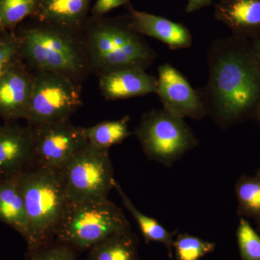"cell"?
<instances>
[{
    "instance_id": "52a82bcc",
    "label": "cell",
    "mask_w": 260,
    "mask_h": 260,
    "mask_svg": "<svg viewBox=\"0 0 260 260\" xmlns=\"http://www.w3.org/2000/svg\"><path fill=\"white\" fill-rule=\"evenodd\" d=\"M68 201L108 200L116 180L109 149L88 143L60 169Z\"/></svg>"
},
{
    "instance_id": "44dd1931",
    "label": "cell",
    "mask_w": 260,
    "mask_h": 260,
    "mask_svg": "<svg viewBox=\"0 0 260 260\" xmlns=\"http://www.w3.org/2000/svg\"><path fill=\"white\" fill-rule=\"evenodd\" d=\"M129 116L118 120L104 121L95 125L85 128L88 143L101 148L109 149L112 145L121 144L133 135L129 131Z\"/></svg>"
},
{
    "instance_id": "6da1fadb",
    "label": "cell",
    "mask_w": 260,
    "mask_h": 260,
    "mask_svg": "<svg viewBox=\"0 0 260 260\" xmlns=\"http://www.w3.org/2000/svg\"><path fill=\"white\" fill-rule=\"evenodd\" d=\"M208 78L197 89L207 115L222 129L256 116L260 107V61L251 42L216 39L208 51Z\"/></svg>"
},
{
    "instance_id": "3957f363",
    "label": "cell",
    "mask_w": 260,
    "mask_h": 260,
    "mask_svg": "<svg viewBox=\"0 0 260 260\" xmlns=\"http://www.w3.org/2000/svg\"><path fill=\"white\" fill-rule=\"evenodd\" d=\"M90 73L102 75L126 69L146 70L157 53L131 28L127 16L88 18L82 32Z\"/></svg>"
},
{
    "instance_id": "ba28073f",
    "label": "cell",
    "mask_w": 260,
    "mask_h": 260,
    "mask_svg": "<svg viewBox=\"0 0 260 260\" xmlns=\"http://www.w3.org/2000/svg\"><path fill=\"white\" fill-rule=\"evenodd\" d=\"M34 73L26 120L32 126L70 121L83 105L80 85L49 72Z\"/></svg>"
},
{
    "instance_id": "d6986e66",
    "label": "cell",
    "mask_w": 260,
    "mask_h": 260,
    "mask_svg": "<svg viewBox=\"0 0 260 260\" xmlns=\"http://www.w3.org/2000/svg\"><path fill=\"white\" fill-rule=\"evenodd\" d=\"M114 189L117 191L124 207L129 210V213L138 223L146 244L152 242L161 243L167 247L169 257L172 258L174 252L173 244L177 236V231L169 232L155 219L147 216L137 209L129 198L122 190L120 184L117 181H116L114 184Z\"/></svg>"
},
{
    "instance_id": "30bf717a",
    "label": "cell",
    "mask_w": 260,
    "mask_h": 260,
    "mask_svg": "<svg viewBox=\"0 0 260 260\" xmlns=\"http://www.w3.org/2000/svg\"><path fill=\"white\" fill-rule=\"evenodd\" d=\"M158 74L156 94L164 110L183 119H204L207 112L200 94L180 71L165 63L158 67Z\"/></svg>"
},
{
    "instance_id": "f1b7e54d",
    "label": "cell",
    "mask_w": 260,
    "mask_h": 260,
    "mask_svg": "<svg viewBox=\"0 0 260 260\" xmlns=\"http://www.w3.org/2000/svg\"><path fill=\"white\" fill-rule=\"evenodd\" d=\"M251 45H252L253 50L255 53L256 57L260 61V37L254 40L251 41Z\"/></svg>"
},
{
    "instance_id": "7c38bea8",
    "label": "cell",
    "mask_w": 260,
    "mask_h": 260,
    "mask_svg": "<svg viewBox=\"0 0 260 260\" xmlns=\"http://www.w3.org/2000/svg\"><path fill=\"white\" fill-rule=\"evenodd\" d=\"M32 165V126L15 121L0 126V179L18 176Z\"/></svg>"
},
{
    "instance_id": "9a60e30c",
    "label": "cell",
    "mask_w": 260,
    "mask_h": 260,
    "mask_svg": "<svg viewBox=\"0 0 260 260\" xmlns=\"http://www.w3.org/2000/svg\"><path fill=\"white\" fill-rule=\"evenodd\" d=\"M99 89L106 100H124L156 93L158 79L144 70H119L99 77Z\"/></svg>"
},
{
    "instance_id": "5bb4252c",
    "label": "cell",
    "mask_w": 260,
    "mask_h": 260,
    "mask_svg": "<svg viewBox=\"0 0 260 260\" xmlns=\"http://www.w3.org/2000/svg\"><path fill=\"white\" fill-rule=\"evenodd\" d=\"M214 15L233 37L249 41L260 37V0H218Z\"/></svg>"
},
{
    "instance_id": "277c9868",
    "label": "cell",
    "mask_w": 260,
    "mask_h": 260,
    "mask_svg": "<svg viewBox=\"0 0 260 260\" xmlns=\"http://www.w3.org/2000/svg\"><path fill=\"white\" fill-rule=\"evenodd\" d=\"M28 220V250L55 237L68 201L60 170L32 165L18 176Z\"/></svg>"
},
{
    "instance_id": "e0dca14e",
    "label": "cell",
    "mask_w": 260,
    "mask_h": 260,
    "mask_svg": "<svg viewBox=\"0 0 260 260\" xmlns=\"http://www.w3.org/2000/svg\"><path fill=\"white\" fill-rule=\"evenodd\" d=\"M19 175L0 179V221L14 229L27 242L28 220Z\"/></svg>"
},
{
    "instance_id": "7a4b0ae2",
    "label": "cell",
    "mask_w": 260,
    "mask_h": 260,
    "mask_svg": "<svg viewBox=\"0 0 260 260\" xmlns=\"http://www.w3.org/2000/svg\"><path fill=\"white\" fill-rule=\"evenodd\" d=\"M15 34L20 58L34 73H57L80 85L88 78L90 70L82 34L36 20Z\"/></svg>"
},
{
    "instance_id": "d4e9b609",
    "label": "cell",
    "mask_w": 260,
    "mask_h": 260,
    "mask_svg": "<svg viewBox=\"0 0 260 260\" xmlns=\"http://www.w3.org/2000/svg\"><path fill=\"white\" fill-rule=\"evenodd\" d=\"M18 37L15 31L0 34V78L20 59Z\"/></svg>"
},
{
    "instance_id": "2e32d148",
    "label": "cell",
    "mask_w": 260,
    "mask_h": 260,
    "mask_svg": "<svg viewBox=\"0 0 260 260\" xmlns=\"http://www.w3.org/2000/svg\"><path fill=\"white\" fill-rule=\"evenodd\" d=\"M91 0H40L32 20L82 34Z\"/></svg>"
},
{
    "instance_id": "1f68e13d",
    "label": "cell",
    "mask_w": 260,
    "mask_h": 260,
    "mask_svg": "<svg viewBox=\"0 0 260 260\" xmlns=\"http://www.w3.org/2000/svg\"><path fill=\"white\" fill-rule=\"evenodd\" d=\"M4 32V31H3V30H2V28H0V34H2V32Z\"/></svg>"
},
{
    "instance_id": "8fae6325",
    "label": "cell",
    "mask_w": 260,
    "mask_h": 260,
    "mask_svg": "<svg viewBox=\"0 0 260 260\" xmlns=\"http://www.w3.org/2000/svg\"><path fill=\"white\" fill-rule=\"evenodd\" d=\"M34 73L21 58L0 78V116L6 122L26 119Z\"/></svg>"
},
{
    "instance_id": "f546056e",
    "label": "cell",
    "mask_w": 260,
    "mask_h": 260,
    "mask_svg": "<svg viewBox=\"0 0 260 260\" xmlns=\"http://www.w3.org/2000/svg\"><path fill=\"white\" fill-rule=\"evenodd\" d=\"M256 116L257 117V119H259L260 122V107L259 109H258L257 113H256Z\"/></svg>"
},
{
    "instance_id": "4dcf8cb0",
    "label": "cell",
    "mask_w": 260,
    "mask_h": 260,
    "mask_svg": "<svg viewBox=\"0 0 260 260\" xmlns=\"http://www.w3.org/2000/svg\"><path fill=\"white\" fill-rule=\"evenodd\" d=\"M256 174H258V175H260V167L259 168V170H258L257 173H256Z\"/></svg>"
},
{
    "instance_id": "603a6c76",
    "label": "cell",
    "mask_w": 260,
    "mask_h": 260,
    "mask_svg": "<svg viewBox=\"0 0 260 260\" xmlns=\"http://www.w3.org/2000/svg\"><path fill=\"white\" fill-rule=\"evenodd\" d=\"M215 243L188 234H177L173 244L177 260H200L215 250Z\"/></svg>"
},
{
    "instance_id": "ac0fdd59",
    "label": "cell",
    "mask_w": 260,
    "mask_h": 260,
    "mask_svg": "<svg viewBox=\"0 0 260 260\" xmlns=\"http://www.w3.org/2000/svg\"><path fill=\"white\" fill-rule=\"evenodd\" d=\"M138 243L131 230L113 234L89 249L88 260H140Z\"/></svg>"
},
{
    "instance_id": "7402d4cb",
    "label": "cell",
    "mask_w": 260,
    "mask_h": 260,
    "mask_svg": "<svg viewBox=\"0 0 260 260\" xmlns=\"http://www.w3.org/2000/svg\"><path fill=\"white\" fill-rule=\"evenodd\" d=\"M40 0H0V28L15 31L19 24L35 14Z\"/></svg>"
},
{
    "instance_id": "484cf974",
    "label": "cell",
    "mask_w": 260,
    "mask_h": 260,
    "mask_svg": "<svg viewBox=\"0 0 260 260\" xmlns=\"http://www.w3.org/2000/svg\"><path fill=\"white\" fill-rule=\"evenodd\" d=\"M28 260H75V249L66 244L45 245L28 250Z\"/></svg>"
},
{
    "instance_id": "9c48e42d",
    "label": "cell",
    "mask_w": 260,
    "mask_h": 260,
    "mask_svg": "<svg viewBox=\"0 0 260 260\" xmlns=\"http://www.w3.org/2000/svg\"><path fill=\"white\" fill-rule=\"evenodd\" d=\"M32 126L34 166L60 170L88 143L85 128L70 121Z\"/></svg>"
},
{
    "instance_id": "83f0119b",
    "label": "cell",
    "mask_w": 260,
    "mask_h": 260,
    "mask_svg": "<svg viewBox=\"0 0 260 260\" xmlns=\"http://www.w3.org/2000/svg\"><path fill=\"white\" fill-rule=\"evenodd\" d=\"M186 13H191L209 6L213 0H186Z\"/></svg>"
},
{
    "instance_id": "5b68a950",
    "label": "cell",
    "mask_w": 260,
    "mask_h": 260,
    "mask_svg": "<svg viewBox=\"0 0 260 260\" xmlns=\"http://www.w3.org/2000/svg\"><path fill=\"white\" fill-rule=\"evenodd\" d=\"M130 230L122 210L109 200L103 202H69L55 237L78 250H89L113 234Z\"/></svg>"
},
{
    "instance_id": "ffe728a7",
    "label": "cell",
    "mask_w": 260,
    "mask_h": 260,
    "mask_svg": "<svg viewBox=\"0 0 260 260\" xmlns=\"http://www.w3.org/2000/svg\"><path fill=\"white\" fill-rule=\"evenodd\" d=\"M237 215L255 222L260 232V175H242L235 184Z\"/></svg>"
},
{
    "instance_id": "cb8c5ba5",
    "label": "cell",
    "mask_w": 260,
    "mask_h": 260,
    "mask_svg": "<svg viewBox=\"0 0 260 260\" xmlns=\"http://www.w3.org/2000/svg\"><path fill=\"white\" fill-rule=\"evenodd\" d=\"M237 237L243 260H260V237L247 219L239 220Z\"/></svg>"
},
{
    "instance_id": "4fadbf2b",
    "label": "cell",
    "mask_w": 260,
    "mask_h": 260,
    "mask_svg": "<svg viewBox=\"0 0 260 260\" xmlns=\"http://www.w3.org/2000/svg\"><path fill=\"white\" fill-rule=\"evenodd\" d=\"M130 27L141 36L153 38L172 50L187 49L192 45V37L185 25L145 12L138 11L127 5Z\"/></svg>"
},
{
    "instance_id": "8992f818",
    "label": "cell",
    "mask_w": 260,
    "mask_h": 260,
    "mask_svg": "<svg viewBox=\"0 0 260 260\" xmlns=\"http://www.w3.org/2000/svg\"><path fill=\"white\" fill-rule=\"evenodd\" d=\"M135 135L147 158L167 167H172L199 144L184 119L164 109L145 112L135 129Z\"/></svg>"
},
{
    "instance_id": "4316f807",
    "label": "cell",
    "mask_w": 260,
    "mask_h": 260,
    "mask_svg": "<svg viewBox=\"0 0 260 260\" xmlns=\"http://www.w3.org/2000/svg\"><path fill=\"white\" fill-rule=\"evenodd\" d=\"M130 0H96L91 10L95 18H101L116 8L129 4Z\"/></svg>"
}]
</instances>
